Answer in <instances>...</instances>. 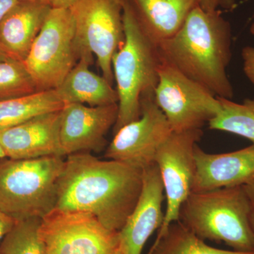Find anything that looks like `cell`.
<instances>
[{
    "label": "cell",
    "mask_w": 254,
    "mask_h": 254,
    "mask_svg": "<svg viewBox=\"0 0 254 254\" xmlns=\"http://www.w3.org/2000/svg\"><path fill=\"white\" fill-rule=\"evenodd\" d=\"M6 158V155H5L4 150H3L2 147L0 144V159Z\"/></svg>",
    "instance_id": "32"
},
{
    "label": "cell",
    "mask_w": 254,
    "mask_h": 254,
    "mask_svg": "<svg viewBox=\"0 0 254 254\" xmlns=\"http://www.w3.org/2000/svg\"><path fill=\"white\" fill-rule=\"evenodd\" d=\"M202 136L201 128L173 132L157 151L155 163L163 181L167 203L158 234L178 221L180 207L192 192L195 174V147Z\"/></svg>",
    "instance_id": "10"
},
{
    "label": "cell",
    "mask_w": 254,
    "mask_h": 254,
    "mask_svg": "<svg viewBox=\"0 0 254 254\" xmlns=\"http://www.w3.org/2000/svg\"><path fill=\"white\" fill-rule=\"evenodd\" d=\"M232 28L220 9L198 5L175 36L158 45L162 58L218 98L232 100L234 88L227 74L232 58Z\"/></svg>",
    "instance_id": "2"
},
{
    "label": "cell",
    "mask_w": 254,
    "mask_h": 254,
    "mask_svg": "<svg viewBox=\"0 0 254 254\" xmlns=\"http://www.w3.org/2000/svg\"><path fill=\"white\" fill-rule=\"evenodd\" d=\"M63 158L0 159V210L16 221L43 218L53 211Z\"/></svg>",
    "instance_id": "5"
},
{
    "label": "cell",
    "mask_w": 254,
    "mask_h": 254,
    "mask_svg": "<svg viewBox=\"0 0 254 254\" xmlns=\"http://www.w3.org/2000/svg\"><path fill=\"white\" fill-rule=\"evenodd\" d=\"M70 10L78 60L96 57L103 77L113 85L112 62L125 40L121 0H79Z\"/></svg>",
    "instance_id": "6"
},
{
    "label": "cell",
    "mask_w": 254,
    "mask_h": 254,
    "mask_svg": "<svg viewBox=\"0 0 254 254\" xmlns=\"http://www.w3.org/2000/svg\"><path fill=\"white\" fill-rule=\"evenodd\" d=\"M147 37L156 45L181 28L199 0H121Z\"/></svg>",
    "instance_id": "16"
},
{
    "label": "cell",
    "mask_w": 254,
    "mask_h": 254,
    "mask_svg": "<svg viewBox=\"0 0 254 254\" xmlns=\"http://www.w3.org/2000/svg\"><path fill=\"white\" fill-rule=\"evenodd\" d=\"M79 0H52L51 6L57 9H71Z\"/></svg>",
    "instance_id": "29"
},
{
    "label": "cell",
    "mask_w": 254,
    "mask_h": 254,
    "mask_svg": "<svg viewBox=\"0 0 254 254\" xmlns=\"http://www.w3.org/2000/svg\"><path fill=\"white\" fill-rule=\"evenodd\" d=\"M143 185V170L117 160H101L88 152L67 155L58 180V210L91 214L120 232L134 209Z\"/></svg>",
    "instance_id": "1"
},
{
    "label": "cell",
    "mask_w": 254,
    "mask_h": 254,
    "mask_svg": "<svg viewBox=\"0 0 254 254\" xmlns=\"http://www.w3.org/2000/svg\"><path fill=\"white\" fill-rule=\"evenodd\" d=\"M42 220L31 218L16 222L4 237L0 254H46L40 235Z\"/></svg>",
    "instance_id": "22"
},
{
    "label": "cell",
    "mask_w": 254,
    "mask_h": 254,
    "mask_svg": "<svg viewBox=\"0 0 254 254\" xmlns=\"http://www.w3.org/2000/svg\"><path fill=\"white\" fill-rule=\"evenodd\" d=\"M12 60L11 58H9V55L5 53L4 50L0 46V61H4V60Z\"/></svg>",
    "instance_id": "30"
},
{
    "label": "cell",
    "mask_w": 254,
    "mask_h": 254,
    "mask_svg": "<svg viewBox=\"0 0 254 254\" xmlns=\"http://www.w3.org/2000/svg\"><path fill=\"white\" fill-rule=\"evenodd\" d=\"M148 254H254V252L210 247L178 220L158 234Z\"/></svg>",
    "instance_id": "20"
},
{
    "label": "cell",
    "mask_w": 254,
    "mask_h": 254,
    "mask_svg": "<svg viewBox=\"0 0 254 254\" xmlns=\"http://www.w3.org/2000/svg\"><path fill=\"white\" fill-rule=\"evenodd\" d=\"M20 1H33V2L47 3L51 5L52 0H18Z\"/></svg>",
    "instance_id": "31"
},
{
    "label": "cell",
    "mask_w": 254,
    "mask_h": 254,
    "mask_svg": "<svg viewBox=\"0 0 254 254\" xmlns=\"http://www.w3.org/2000/svg\"><path fill=\"white\" fill-rule=\"evenodd\" d=\"M40 235L46 254H126L120 232L88 213L55 209L42 220Z\"/></svg>",
    "instance_id": "9"
},
{
    "label": "cell",
    "mask_w": 254,
    "mask_h": 254,
    "mask_svg": "<svg viewBox=\"0 0 254 254\" xmlns=\"http://www.w3.org/2000/svg\"><path fill=\"white\" fill-rule=\"evenodd\" d=\"M118 105L88 106L65 104L61 110L60 136L65 156L81 152H98L118 120Z\"/></svg>",
    "instance_id": "12"
},
{
    "label": "cell",
    "mask_w": 254,
    "mask_h": 254,
    "mask_svg": "<svg viewBox=\"0 0 254 254\" xmlns=\"http://www.w3.org/2000/svg\"><path fill=\"white\" fill-rule=\"evenodd\" d=\"M250 212L243 186L226 187L191 192L180 207L179 221L201 240L254 252Z\"/></svg>",
    "instance_id": "3"
},
{
    "label": "cell",
    "mask_w": 254,
    "mask_h": 254,
    "mask_svg": "<svg viewBox=\"0 0 254 254\" xmlns=\"http://www.w3.org/2000/svg\"><path fill=\"white\" fill-rule=\"evenodd\" d=\"M16 220L0 210V239L4 237L11 230Z\"/></svg>",
    "instance_id": "27"
},
{
    "label": "cell",
    "mask_w": 254,
    "mask_h": 254,
    "mask_svg": "<svg viewBox=\"0 0 254 254\" xmlns=\"http://www.w3.org/2000/svg\"><path fill=\"white\" fill-rule=\"evenodd\" d=\"M192 192L243 186L254 178V145L225 153H208L195 145Z\"/></svg>",
    "instance_id": "15"
},
{
    "label": "cell",
    "mask_w": 254,
    "mask_h": 254,
    "mask_svg": "<svg viewBox=\"0 0 254 254\" xmlns=\"http://www.w3.org/2000/svg\"><path fill=\"white\" fill-rule=\"evenodd\" d=\"M64 106V103L55 89L1 101L0 130L17 126L43 114L60 111Z\"/></svg>",
    "instance_id": "19"
},
{
    "label": "cell",
    "mask_w": 254,
    "mask_h": 254,
    "mask_svg": "<svg viewBox=\"0 0 254 254\" xmlns=\"http://www.w3.org/2000/svg\"><path fill=\"white\" fill-rule=\"evenodd\" d=\"M218 99L221 111L208 123L209 128L244 137L254 145V99H246L242 103L226 98Z\"/></svg>",
    "instance_id": "21"
},
{
    "label": "cell",
    "mask_w": 254,
    "mask_h": 254,
    "mask_svg": "<svg viewBox=\"0 0 254 254\" xmlns=\"http://www.w3.org/2000/svg\"><path fill=\"white\" fill-rule=\"evenodd\" d=\"M250 204V222L254 235V178L243 185Z\"/></svg>",
    "instance_id": "26"
},
{
    "label": "cell",
    "mask_w": 254,
    "mask_h": 254,
    "mask_svg": "<svg viewBox=\"0 0 254 254\" xmlns=\"http://www.w3.org/2000/svg\"><path fill=\"white\" fill-rule=\"evenodd\" d=\"M154 98L173 132L201 128L222 109L218 97L163 59Z\"/></svg>",
    "instance_id": "8"
},
{
    "label": "cell",
    "mask_w": 254,
    "mask_h": 254,
    "mask_svg": "<svg viewBox=\"0 0 254 254\" xmlns=\"http://www.w3.org/2000/svg\"><path fill=\"white\" fill-rule=\"evenodd\" d=\"M250 32L252 36L254 37V23L252 25V26H251Z\"/></svg>",
    "instance_id": "33"
},
{
    "label": "cell",
    "mask_w": 254,
    "mask_h": 254,
    "mask_svg": "<svg viewBox=\"0 0 254 254\" xmlns=\"http://www.w3.org/2000/svg\"><path fill=\"white\" fill-rule=\"evenodd\" d=\"M165 191L154 163L143 170V185L136 206L120 231L126 254H141L147 241L163 225Z\"/></svg>",
    "instance_id": "14"
},
{
    "label": "cell",
    "mask_w": 254,
    "mask_h": 254,
    "mask_svg": "<svg viewBox=\"0 0 254 254\" xmlns=\"http://www.w3.org/2000/svg\"><path fill=\"white\" fill-rule=\"evenodd\" d=\"M93 60L81 58L62 82L57 93L65 104L80 103L88 106L118 104V95L113 85L89 68Z\"/></svg>",
    "instance_id": "18"
},
{
    "label": "cell",
    "mask_w": 254,
    "mask_h": 254,
    "mask_svg": "<svg viewBox=\"0 0 254 254\" xmlns=\"http://www.w3.org/2000/svg\"><path fill=\"white\" fill-rule=\"evenodd\" d=\"M243 69L248 79L254 86V48L247 46L242 51Z\"/></svg>",
    "instance_id": "24"
},
{
    "label": "cell",
    "mask_w": 254,
    "mask_h": 254,
    "mask_svg": "<svg viewBox=\"0 0 254 254\" xmlns=\"http://www.w3.org/2000/svg\"><path fill=\"white\" fill-rule=\"evenodd\" d=\"M52 8L47 3L18 1L10 10L0 23V46L9 58L23 63Z\"/></svg>",
    "instance_id": "17"
},
{
    "label": "cell",
    "mask_w": 254,
    "mask_h": 254,
    "mask_svg": "<svg viewBox=\"0 0 254 254\" xmlns=\"http://www.w3.org/2000/svg\"><path fill=\"white\" fill-rule=\"evenodd\" d=\"M122 4L125 40L112 62L118 95V116L114 134L139 118L142 98L154 93L163 61L158 45L147 37L130 10Z\"/></svg>",
    "instance_id": "4"
},
{
    "label": "cell",
    "mask_w": 254,
    "mask_h": 254,
    "mask_svg": "<svg viewBox=\"0 0 254 254\" xmlns=\"http://www.w3.org/2000/svg\"><path fill=\"white\" fill-rule=\"evenodd\" d=\"M37 91L36 83L22 62L0 61V102Z\"/></svg>",
    "instance_id": "23"
},
{
    "label": "cell",
    "mask_w": 254,
    "mask_h": 254,
    "mask_svg": "<svg viewBox=\"0 0 254 254\" xmlns=\"http://www.w3.org/2000/svg\"><path fill=\"white\" fill-rule=\"evenodd\" d=\"M18 1V0H0V23Z\"/></svg>",
    "instance_id": "28"
},
{
    "label": "cell",
    "mask_w": 254,
    "mask_h": 254,
    "mask_svg": "<svg viewBox=\"0 0 254 254\" xmlns=\"http://www.w3.org/2000/svg\"><path fill=\"white\" fill-rule=\"evenodd\" d=\"M173 132L155 103L154 93L145 95L141 101L139 118L114 134L105 158L143 170L155 163L157 151Z\"/></svg>",
    "instance_id": "11"
},
{
    "label": "cell",
    "mask_w": 254,
    "mask_h": 254,
    "mask_svg": "<svg viewBox=\"0 0 254 254\" xmlns=\"http://www.w3.org/2000/svg\"><path fill=\"white\" fill-rule=\"evenodd\" d=\"M199 6L207 11H215L219 8L233 10L237 6V0H199Z\"/></svg>",
    "instance_id": "25"
},
{
    "label": "cell",
    "mask_w": 254,
    "mask_h": 254,
    "mask_svg": "<svg viewBox=\"0 0 254 254\" xmlns=\"http://www.w3.org/2000/svg\"><path fill=\"white\" fill-rule=\"evenodd\" d=\"M61 110L0 130V144L6 158L22 160L65 156L60 136Z\"/></svg>",
    "instance_id": "13"
},
{
    "label": "cell",
    "mask_w": 254,
    "mask_h": 254,
    "mask_svg": "<svg viewBox=\"0 0 254 254\" xmlns=\"http://www.w3.org/2000/svg\"><path fill=\"white\" fill-rule=\"evenodd\" d=\"M70 9L52 8L23 61L38 91L56 89L78 60Z\"/></svg>",
    "instance_id": "7"
},
{
    "label": "cell",
    "mask_w": 254,
    "mask_h": 254,
    "mask_svg": "<svg viewBox=\"0 0 254 254\" xmlns=\"http://www.w3.org/2000/svg\"></svg>",
    "instance_id": "34"
}]
</instances>
